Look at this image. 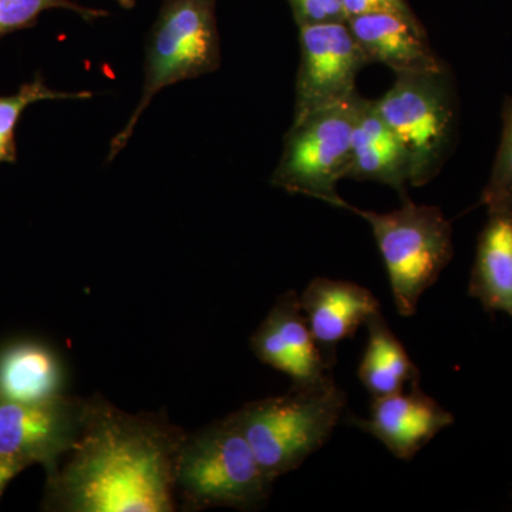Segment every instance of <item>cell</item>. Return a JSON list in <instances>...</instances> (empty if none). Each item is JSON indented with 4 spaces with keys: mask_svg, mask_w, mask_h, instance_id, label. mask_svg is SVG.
<instances>
[{
    "mask_svg": "<svg viewBox=\"0 0 512 512\" xmlns=\"http://www.w3.org/2000/svg\"><path fill=\"white\" fill-rule=\"evenodd\" d=\"M399 210L363 211L348 202L339 208L369 222L382 254L394 305L404 318L417 311L421 296L436 284L454 255L453 227L439 207L402 198Z\"/></svg>",
    "mask_w": 512,
    "mask_h": 512,
    "instance_id": "5",
    "label": "cell"
},
{
    "mask_svg": "<svg viewBox=\"0 0 512 512\" xmlns=\"http://www.w3.org/2000/svg\"><path fill=\"white\" fill-rule=\"evenodd\" d=\"M84 406L66 394L40 404L0 400V456L53 473L79 439Z\"/></svg>",
    "mask_w": 512,
    "mask_h": 512,
    "instance_id": "9",
    "label": "cell"
},
{
    "mask_svg": "<svg viewBox=\"0 0 512 512\" xmlns=\"http://www.w3.org/2000/svg\"><path fill=\"white\" fill-rule=\"evenodd\" d=\"M64 367L55 350L35 340H20L0 350V400L23 404L52 402L64 396Z\"/></svg>",
    "mask_w": 512,
    "mask_h": 512,
    "instance_id": "15",
    "label": "cell"
},
{
    "mask_svg": "<svg viewBox=\"0 0 512 512\" xmlns=\"http://www.w3.org/2000/svg\"><path fill=\"white\" fill-rule=\"evenodd\" d=\"M299 42L293 121L355 97L357 74L369 64L346 22L302 26Z\"/></svg>",
    "mask_w": 512,
    "mask_h": 512,
    "instance_id": "8",
    "label": "cell"
},
{
    "mask_svg": "<svg viewBox=\"0 0 512 512\" xmlns=\"http://www.w3.org/2000/svg\"><path fill=\"white\" fill-rule=\"evenodd\" d=\"M92 92H59L50 89L40 74L32 82L23 84L15 94L0 96V164H15L18 161L16 127L23 111L32 104L46 100H87Z\"/></svg>",
    "mask_w": 512,
    "mask_h": 512,
    "instance_id": "18",
    "label": "cell"
},
{
    "mask_svg": "<svg viewBox=\"0 0 512 512\" xmlns=\"http://www.w3.org/2000/svg\"><path fill=\"white\" fill-rule=\"evenodd\" d=\"M293 18L302 26L320 25V23L346 22L343 0H288Z\"/></svg>",
    "mask_w": 512,
    "mask_h": 512,
    "instance_id": "21",
    "label": "cell"
},
{
    "mask_svg": "<svg viewBox=\"0 0 512 512\" xmlns=\"http://www.w3.org/2000/svg\"><path fill=\"white\" fill-rule=\"evenodd\" d=\"M360 100L356 94L293 121L271 184L339 208L343 200L336 185L348 174Z\"/></svg>",
    "mask_w": 512,
    "mask_h": 512,
    "instance_id": "7",
    "label": "cell"
},
{
    "mask_svg": "<svg viewBox=\"0 0 512 512\" xmlns=\"http://www.w3.org/2000/svg\"><path fill=\"white\" fill-rule=\"evenodd\" d=\"M25 464L0 456V498L16 476L26 470Z\"/></svg>",
    "mask_w": 512,
    "mask_h": 512,
    "instance_id": "23",
    "label": "cell"
},
{
    "mask_svg": "<svg viewBox=\"0 0 512 512\" xmlns=\"http://www.w3.org/2000/svg\"><path fill=\"white\" fill-rule=\"evenodd\" d=\"M183 430L154 414H130L103 397L86 400L79 439L47 474L45 510L173 512Z\"/></svg>",
    "mask_w": 512,
    "mask_h": 512,
    "instance_id": "1",
    "label": "cell"
},
{
    "mask_svg": "<svg viewBox=\"0 0 512 512\" xmlns=\"http://www.w3.org/2000/svg\"><path fill=\"white\" fill-rule=\"evenodd\" d=\"M272 480L231 414L185 436L175 467V497L190 511L261 508Z\"/></svg>",
    "mask_w": 512,
    "mask_h": 512,
    "instance_id": "3",
    "label": "cell"
},
{
    "mask_svg": "<svg viewBox=\"0 0 512 512\" xmlns=\"http://www.w3.org/2000/svg\"><path fill=\"white\" fill-rule=\"evenodd\" d=\"M120 8L131 10L137 5V0H113Z\"/></svg>",
    "mask_w": 512,
    "mask_h": 512,
    "instance_id": "24",
    "label": "cell"
},
{
    "mask_svg": "<svg viewBox=\"0 0 512 512\" xmlns=\"http://www.w3.org/2000/svg\"><path fill=\"white\" fill-rule=\"evenodd\" d=\"M345 407L346 393L329 377L245 404L231 416L265 473L275 481L328 443Z\"/></svg>",
    "mask_w": 512,
    "mask_h": 512,
    "instance_id": "2",
    "label": "cell"
},
{
    "mask_svg": "<svg viewBox=\"0 0 512 512\" xmlns=\"http://www.w3.org/2000/svg\"><path fill=\"white\" fill-rule=\"evenodd\" d=\"M367 62L394 73L433 72L446 66L430 46L417 18L393 12H370L346 20Z\"/></svg>",
    "mask_w": 512,
    "mask_h": 512,
    "instance_id": "13",
    "label": "cell"
},
{
    "mask_svg": "<svg viewBox=\"0 0 512 512\" xmlns=\"http://www.w3.org/2000/svg\"><path fill=\"white\" fill-rule=\"evenodd\" d=\"M350 423L382 441L394 457L410 461L454 423V416L427 396L419 384L409 392L373 397L369 417H350Z\"/></svg>",
    "mask_w": 512,
    "mask_h": 512,
    "instance_id": "11",
    "label": "cell"
},
{
    "mask_svg": "<svg viewBox=\"0 0 512 512\" xmlns=\"http://www.w3.org/2000/svg\"><path fill=\"white\" fill-rule=\"evenodd\" d=\"M468 296L484 311L507 313L512 318V212L488 214L477 241Z\"/></svg>",
    "mask_w": 512,
    "mask_h": 512,
    "instance_id": "16",
    "label": "cell"
},
{
    "mask_svg": "<svg viewBox=\"0 0 512 512\" xmlns=\"http://www.w3.org/2000/svg\"><path fill=\"white\" fill-rule=\"evenodd\" d=\"M369 339L357 376L373 397L404 392L420 384V372L382 312L366 322Z\"/></svg>",
    "mask_w": 512,
    "mask_h": 512,
    "instance_id": "17",
    "label": "cell"
},
{
    "mask_svg": "<svg viewBox=\"0 0 512 512\" xmlns=\"http://www.w3.org/2000/svg\"><path fill=\"white\" fill-rule=\"evenodd\" d=\"M346 178L389 185L402 198L410 185V163L402 141L380 116L375 100H360Z\"/></svg>",
    "mask_w": 512,
    "mask_h": 512,
    "instance_id": "14",
    "label": "cell"
},
{
    "mask_svg": "<svg viewBox=\"0 0 512 512\" xmlns=\"http://www.w3.org/2000/svg\"><path fill=\"white\" fill-rule=\"evenodd\" d=\"M503 133L495 157L490 181L481 194L480 204L488 214L512 212V97H505L503 104Z\"/></svg>",
    "mask_w": 512,
    "mask_h": 512,
    "instance_id": "19",
    "label": "cell"
},
{
    "mask_svg": "<svg viewBox=\"0 0 512 512\" xmlns=\"http://www.w3.org/2000/svg\"><path fill=\"white\" fill-rule=\"evenodd\" d=\"M375 103L409 157L410 187L430 183L447 160L457 130L456 90L447 64L433 72L396 74V82Z\"/></svg>",
    "mask_w": 512,
    "mask_h": 512,
    "instance_id": "6",
    "label": "cell"
},
{
    "mask_svg": "<svg viewBox=\"0 0 512 512\" xmlns=\"http://www.w3.org/2000/svg\"><path fill=\"white\" fill-rule=\"evenodd\" d=\"M217 0H163L148 33L144 82L130 119L110 141L107 163L126 148L138 121L165 87L220 69Z\"/></svg>",
    "mask_w": 512,
    "mask_h": 512,
    "instance_id": "4",
    "label": "cell"
},
{
    "mask_svg": "<svg viewBox=\"0 0 512 512\" xmlns=\"http://www.w3.org/2000/svg\"><path fill=\"white\" fill-rule=\"evenodd\" d=\"M251 350L262 363L291 377L292 386H309L332 377V366L313 338L295 291L276 301L251 336Z\"/></svg>",
    "mask_w": 512,
    "mask_h": 512,
    "instance_id": "10",
    "label": "cell"
},
{
    "mask_svg": "<svg viewBox=\"0 0 512 512\" xmlns=\"http://www.w3.org/2000/svg\"><path fill=\"white\" fill-rule=\"evenodd\" d=\"M301 308L330 366L336 362V348L356 330L380 313L379 299L365 286L338 279L315 278L302 293Z\"/></svg>",
    "mask_w": 512,
    "mask_h": 512,
    "instance_id": "12",
    "label": "cell"
},
{
    "mask_svg": "<svg viewBox=\"0 0 512 512\" xmlns=\"http://www.w3.org/2000/svg\"><path fill=\"white\" fill-rule=\"evenodd\" d=\"M52 9L70 10L87 22L109 16L107 10L86 8L73 0H0V40L18 30L33 28L40 15Z\"/></svg>",
    "mask_w": 512,
    "mask_h": 512,
    "instance_id": "20",
    "label": "cell"
},
{
    "mask_svg": "<svg viewBox=\"0 0 512 512\" xmlns=\"http://www.w3.org/2000/svg\"><path fill=\"white\" fill-rule=\"evenodd\" d=\"M343 6L348 19L370 12H393L407 18H416L407 0H343Z\"/></svg>",
    "mask_w": 512,
    "mask_h": 512,
    "instance_id": "22",
    "label": "cell"
}]
</instances>
